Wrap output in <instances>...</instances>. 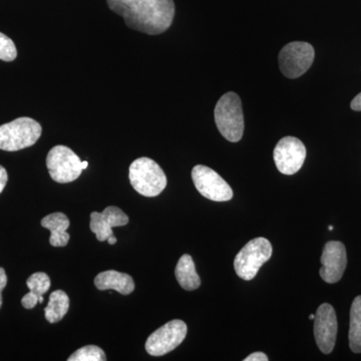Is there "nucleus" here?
<instances>
[{"mask_svg":"<svg viewBox=\"0 0 361 361\" xmlns=\"http://www.w3.org/2000/svg\"><path fill=\"white\" fill-rule=\"evenodd\" d=\"M42 226L51 231L49 243L54 247H65L70 241V234L66 230L70 227V220L63 213H52L42 220Z\"/></svg>","mask_w":361,"mask_h":361,"instance_id":"2eb2a0df","label":"nucleus"},{"mask_svg":"<svg viewBox=\"0 0 361 361\" xmlns=\"http://www.w3.org/2000/svg\"><path fill=\"white\" fill-rule=\"evenodd\" d=\"M42 128L32 118L23 116L0 126V149L16 152L35 144L42 135Z\"/></svg>","mask_w":361,"mask_h":361,"instance_id":"20e7f679","label":"nucleus"},{"mask_svg":"<svg viewBox=\"0 0 361 361\" xmlns=\"http://www.w3.org/2000/svg\"><path fill=\"white\" fill-rule=\"evenodd\" d=\"M129 223V217L115 206L106 207L103 213L90 214V230L99 241H106L113 236L114 227H122Z\"/></svg>","mask_w":361,"mask_h":361,"instance_id":"ddd939ff","label":"nucleus"},{"mask_svg":"<svg viewBox=\"0 0 361 361\" xmlns=\"http://www.w3.org/2000/svg\"><path fill=\"white\" fill-rule=\"evenodd\" d=\"M329 230L330 231H332V230H334V227H332V226H329Z\"/></svg>","mask_w":361,"mask_h":361,"instance_id":"c85d7f7f","label":"nucleus"},{"mask_svg":"<svg viewBox=\"0 0 361 361\" xmlns=\"http://www.w3.org/2000/svg\"><path fill=\"white\" fill-rule=\"evenodd\" d=\"M350 106L353 111H361V92L353 99Z\"/></svg>","mask_w":361,"mask_h":361,"instance_id":"393cba45","label":"nucleus"},{"mask_svg":"<svg viewBox=\"0 0 361 361\" xmlns=\"http://www.w3.org/2000/svg\"><path fill=\"white\" fill-rule=\"evenodd\" d=\"M7 180H8V175H7L6 170L2 166H0V194L6 188Z\"/></svg>","mask_w":361,"mask_h":361,"instance_id":"5701e85b","label":"nucleus"},{"mask_svg":"<svg viewBox=\"0 0 361 361\" xmlns=\"http://www.w3.org/2000/svg\"><path fill=\"white\" fill-rule=\"evenodd\" d=\"M349 346L355 353H361V295L353 300L349 324Z\"/></svg>","mask_w":361,"mask_h":361,"instance_id":"a211bd4d","label":"nucleus"},{"mask_svg":"<svg viewBox=\"0 0 361 361\" xmlns=\"http://www.w3.org/2000/svg\"><path fill=\"white\" fill-rule=\"evenodd\" d=\"M314 317H315V315H313V314H310V320H314Z\"/></svg>","mask_w":361,"mask_h":361,"instance_id":"cd10ccee","label":"nucleus"},{"mask_svg":"<svg viewBox=\"0 0 361 361\" xmlns=\"http://www.w3.org/2000/svg\"><path fill=\"white\" fill-rule=\"evenodd\" d=\"M7 284V276L4 268L0 267V308L2 306V291L6 288Z\"/></svg>","mask_w":361,"mask_h":361,"instance_id":"4be33fe9","label":"nucleus"},{"mask_svg":"<svg viewBox=\"0 0 361 361\" xmlns=\"http://www.w3.org/2000/svg\"><path fill=\"white\" fill-rule=\"evenodd\" d=\"M106 241L109 242V244H110V245H114V244L116 243V241H118V240H116V237H114L113 235V236H111L110 238L106 240Z\"/></svg>","mask_w":361,"mask_h":361,"instance_id":"a878e982","label":"nucleus"},{"mask_svg":"<svg viewBox=\"0 0 361 361\" xmlns=\"http://www.w3.org/2000/svg\"><path fill=\"white\" fill-rule=\"evenodd\" d=\"M187 332L186 323L182 320L175 319L166 323L147 339V353L152 356L167 355L184 341Z\"/></svg>","mask_w":361,"mask_h":361,"instance_id":"6e6552de","label":"nucleus"},{"mask_svg":"<svg viewBox=\"0 0 361 361\" xmlns=\"http://www.w3.org/2000/svg\"><path fill=\"white\" fill-rule=\"evenodd\" d=\"M130 185L145 197H157L167 186V177L160 166L152 159H137L130 166Z\"/></svg>","mask_w":361,"mask_h":361,"instance_id":"7ed1b4c3","label":"nucleus"},{"mask_svg":"<svg viewBox=\"0 0 361 361\" xmlns=\"http://www.w3.org/2000/svg\"><path fill=\"white\" fill-rule=\"evenodd\" d=\"M192 179L199 193L209 200L227 202L233 198L231 187L211 168L197 165L192 170Z\"/></svg>","mask_w":361,"mask_h":361,"instance_id":"1a4fd4ad","label":"nucleus"},{"mask_svg":"<svg viewBox=\"0 0 361 361\" xmlns=\"http://www.w3.org/2000/svg\"><path fill=\"white\" fill-rule=\"evenodd\" d=\"M82 169H87V166H89V163H87V161H82Z\"/></svg>","mask_w":361,"mask_h":361,"instance_id":"bb28decb","label":"nucleus"},{"mask_svg":"<svg viewBox=\"0 0 361 361\" xmlns=\"http://www.w3.org/2000/svg\"><path fill=\"white\" fill-rule=\"evenodd\" d=\"M94 285L99 290L118 291L123 295H129L135 290V282L129 274L115 270L104 271L94 278Z\"/></svg>","mask_w":361,"mask_h":361,"instance_id":"4468645a","label":"nucleus"},{"mask_svg":"<svg viewBox=\"0 0 361 361\" xmlns=\"http://www.w3.org/2000/svg\"><path fill=\"white\" fill-rule=\"evenodd\" d=\"M322 267L320 268V277L326 283H337L343 276L348 255L345 246L338 241H329L325 244L322 256Z\"/></svg>","mask_w":361,"mask_h":361,"instance_id":"f8f14e48","label":"nucleus"},{"mask_svg":"<svg viewBox=\"0 0 361 361\" xmlns=\"http://www.w3.org/2000/svg\"><path fill=\"white\" fill-rule=\"evenodd\" d=\"M80 157L66 146L54 147L47 154V167L51 179L61 184L73 182L82 175Z\"/></svg>","mask_w":361,"mask_h":361,"instance_id":"423d86ee","label":"nucleus"},{"mask_svg":"<svg viewBox=\"0 0 361 361\" xmlns=\"http://www.w3.org/2000/svg\"><path fill=\"white\" fill-rule=\"evenodd\" d=\"M337 317L336 310L329 303H323L316 311L314 336L318 348L324 355H329L336 346Z\"/></svg>","mask_w":361,"mask_h":361,"instance_id":"9b49d317","label":"nucleus"},{"mask_svg":"<svg viewBox=\"0 0 361 361\" xmlns=\"http://www.w3.org/2000/svg\"><path fill=\"white\" fill-rule=\"evenodd\" d=\"M215 123L221 135L227 141L239 142L244 134V115L241 99L230 92L221 97L215 106Z\"/></svg>","mask_w":361,"mask_h":361,"instance_id":"f03ea898","label":"nucleus"},{"mask_svg":"<svg viewBox=\"0 0 361 361\" xmlns=\"http://www.w3.org/2000/svg\"><path fill=\"white\" fill-rule=\"evenodd\" d=\"M111 11L122 16L126 25L149 35L165 32L174 20V0H106Z\"/></svg>","mask_w":361,"mask_h":361,"instance_id":"f257e3e1","label":"nucleus"},{"mask_svg":"<svg viewBox=\"0 0 361 361\" xmlns=\"http://www.w3.org/2000/svg\"><path fill=\"white\" fill-rule=\"evenodd\" d=\"M273 155L280 173L294 175L302 168L306 159V148L297 137H285L278 142Z\"/></svg>","mask_w":361,"mask_h":361,"instance_id":"9d476101","label":"nucleus"},{"mask_svg":"<svg viewBox=\"0 0 361 361\" xmlns=\"http://www.w3.org/2000/svg\"><path fill=\"white\" fill-rule=\"evenodd\" d=\"M68 361H104L106 360L103 349L96 345H87L78 349L68 358Z\"/></svg>","mask_w":361,"mask_h":361,"instance_id":"aec40b11","label":"nucleus"},{"mask_svg":"<svg viewBox=\"0 0 361 361\" xmlns=\"http://www.w3.org/2000/svg\"><path fill=\"white\" fill-rule=\"evenodd\" d=\"M314 49L308 42H290L279 52L278 63L280 71L285 77L291 80L300 78L310 70L314 61Z\"/></svg>","mask_w":361,"mask_h":361,"instance_id":"0eeeda50","label":"nucleus"},{"mask_svg":"<svg viewBox=\"0 0 361 361\" xmlns=\"http://www.w3.org/2000/svg\"><path fill=\"white\" fill-rule=\"evenodd\" d=\"M18 56L13 40L0 32V59L4 61H13Z\"/></svg>","mask_w":361,"mask_h":361,"instance_id":"412c9836","label":"nucleus"},{"mask_svg":"<svg viewBox=\"0 0 361 361\" xmlns=\"http://www.w3.org/2000/svg\"><path fill=\"white\" fill-rule=\"evenodd\" d=\"M26 285L30 288V293L39 299L51 288V279L45 273L37 272L28 278Z\"/></svg>","mask_w":361,"mask_h":361,"instance_id":"6ab92c4d","label":"nucleus"},{"mask_svg":"<svg viewBox=\"0 0 361 361\" xmlns=\"http://www.w3.org/2000/svg\"><path fill=\"white\" fill-rule=\"evenodd\" d=\"M244 361H268L267 355L263 353H254L246 357Z\"/></svg>","mask_w":361,"mask_h":361,"instance_id":"b1692460","label":"nucleus"},{"mask_svg":"<svg viewBox=\"0 0 361 361\" xmlns=\"http://www.w3.org/2000/svg\"><path fill=\"white\" fill-rule=\"evenodd\" d=\"M70 308V298L63 290L52 292L49 304L44 310L45 318L49 323L61 322Z\"/></svg>","mask_w":361,"mask_h":361,"instance_id":"f3484780","label":"nucleus"},{"mask_svg":"<svg viewBox=\"0 0 361 361\" xmlns=\"http://www.w3.org/2000/svg\"><path fill=\"white\" fill-rule=\"evenodd\" d=\"M272 256V246L267 239L258 237L251 240L237 254L234 268L241 279H253L257 275L261 266L265 264Z\"/></svg>","mask_w":361,"mask_h":361,"instance_id":"39448f33","label":"nucleus"},{"mask_svg":"<svg viewBox=\"0 0 361 361\" xmlns=\"http://www.w3.org/2000/svg\"><path fill=\"white\" fill-rule=\"evenodd\" d=\"M175 274L177 281L185 290L193 291L200 287V276L197 273L193 258L188 254L180 258L176 266Z\"/></svg>","mask_w":361,"mask_h":361,"instance_id":"dca6fc26","label":"nucleus"}]
</instances>
